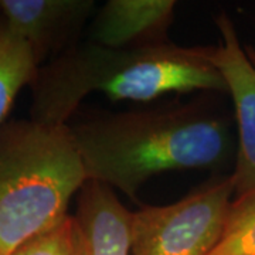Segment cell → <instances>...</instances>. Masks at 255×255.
I'll return each mask as SVG.
<instances>
[{"instance_id":"3","label":"cell","mask_w":255,"mask_h":255,"mask_svg":"<svg viewBox=\"0 0 255 255\" xmlns=\"http://www.w3.org/2000/svg\"><path fill=\"white\" fill-rule=\"evenodd\" d=\"M87 173L68 124L11 119L0 125V254L60 226Z\"/></svg>"},{"instance_id":"2","label":"cell","mask_w":255,"mask_h":255,"mask_svg":"<svg viewBox=\"0 0 255 255\" xmlns=\"http://www.w3.org/2000/svg\"><path fill=\"white\" fill-rule=\"evenodd\" d=\"M30 87L31 118L58 125L68 124L91 92L135 102H150L173 92L227 94L209 47H182L172 41L140 48L80 41L41 65Z\"/></svg>"},{"instance_id":"11","label":"cell","mask_w":255,"mask_h":255,"mask_svg":"<svg viewBox=\"0 0 255 255\" xmlns=\"http://www.w3.org/2000/svg\"><path fill=\"white\" fill-rule=\"evenodd\" d=\"M11 255H82L81 240L74 216L60 226L30 240Z\"/></svg>"},{"instance_id":"12","label":"cell","mask_w":255,"mask_h":255,"mask_svg":"<svg viewBox=\"0 0 255 255\" xmlns=\"http://www.w3.org/2000/svg\"><path fill=\"white\" fill-rule=\"evenodd\" d=\"M0 255H1V254H0Z\"/></svg>"},{"instance_id":"9","label":"cell","mask_w":255,"mask_h":255,"mask_svg":"<svg viewBox=\"0 0 255 255\" xmlns=\"http://www.w3.org/2000/svg\"><path fill=\"white\" fill-rule=\"evenodd\" d=\"M38 68L27 43L0 16V125L6 122L20 90L34 82Z\"/></svg>"},{"instance_id":"6","label":"cell","mask_w":255,"mask_h":255,"mask_svg":"<svg viewBox=\"0 0 255 255\" xmlns=\"http://www.w3.org/2000/svg\"><path fill=\"white\" fill-rule=\"evenodd\" d=\"M94 0H0V16L30 47L38 67L80 43Z\"/></svg>"},{"instance_id":"4","label":"cell","mask_w":255,"mask_h":255,"mask_svg":"<svg viewBox=\"0 0 255 255\" xmlns=\"http://www.w3.org/2000/svg\"><path fill=\"white\" fill-rule=\"evenodd\" d=\"M234 180L213 177L167 206L132 211L130 255H209L234 200Z\"/></svg>"},{"instance_id":"5","label":"cell","mask_w":255,"mask_h":255,"mask_svg":"<svg viewBox=\"0 0 255 255\" xmlns=\"http://www.w3.org/2000/svg\"><path fill=\"white\" fill-rule=\"evenodd\" d=\"M220 43L209 47L231 97L237 122V153L233 170L234 200L255 194V48L243 46L234 21L221 13L216 17Z\"/></svg>"},{"instance_id":"7","label":"cell","mask_w":255,"mask_h":255,"mask_svg":"<svg viewBox=\"0 0 255 255\" xmlns=\"http://www.w3.org/2000/svg\"><path fill=\"white\" fill-rule=\"evenodd\" d=\"M174 0H108L91 18L88 41L108 48L169 43Z\"/></svg>"},{"instance_id":"1","label":"cell","mask_w":255,"mask_h":255,"mask_svg":"<svg viewBox=\"0 0 255 255\" xmlns=\"http://www.w3.org/2000/svg\"><path fill=\"white\" fill-rule=\"evenodd\" d=\"M70 128L87 179L132 200L156 174L220 172L237 153L230 121L206 98L92 112Z\"/></svg>"},{"instance_id":"8","label":"cell","mask_w":255,"mask_h":255,"mask_svg":"<svg viewBox=\"0 0 255 255\" xmlns=\"http://www.w3.org/2000/svg\"><path fill=\"white\" fill-rule=\"evenodd\" d=\"M74 219L82 255H130L132 211L111 187L87 180L78 191Z\"/></svg>"},{"instance_id":"10","label":"cell","mask_w":255,"mask_h":255,"mask_svg":"<svg viewBox=\"0 0 255 255\" xmlns=\"http://www.w3.org/2000/svg\"><path fill=\"white\" fill-rule=\"evenodd\" d=\"M209 255H255V194L233 200L223 233Z\"/></svg>"}]
</instances>
